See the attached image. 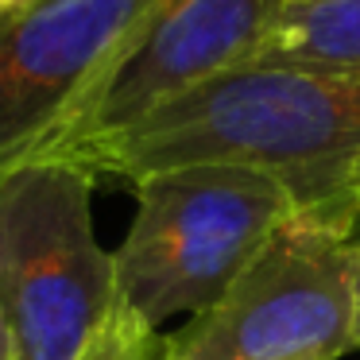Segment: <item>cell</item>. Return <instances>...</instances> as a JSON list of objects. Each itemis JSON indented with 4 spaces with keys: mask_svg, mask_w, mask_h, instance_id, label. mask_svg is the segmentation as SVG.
<instances>
[{
    "mask_svg": "<svg viewBox=\"0 0 360 360\" xmlns=\"http://www.w3.org/2000/svg\"><path fill=\"white\" fill-rule=\"evenodd\" d=\"M132 190V225L112 252L117 298L155 329L213 310L302 210L283 179L229 163L155 171Z\"/></svg>",
    "mask_w": 360,
    "mask_h": 360,
    "instance_id": "7a4b0ae2",
    "label": "cell"
},
{
    "mask_svg": "<svg viewBox=\"0 0 360 360\" xmlns=\"http://www.w3.org/2000/svg\"><path fill=\"white\" fill-rule=\"evenodd\" d=\"M0 360H12V333H8V318H4V306H0Z\"/></svg>",
    "mask_w": 360,
    "mask_h": 360,
    "instance_id": "8fae6325",
    "label": "cell"
},
{
    "mask_svg": "<svg viewBox=\"0 0 360 360\" xmlns=\"http://www.w3.org/2000/svg\"><path fill=\"white\" fill-rule=\"evenodd\" d=\"M94 174L43 155L0 174V306L12 360H78L117 302L94 229Z\"/></svg>",
    "mask_w": 360,
    "mask_h": 360,
    "instance_id": "3957f363",
    "label": "cell"
},
{
    "mask_svg": "<svg viewBox=\"0 0 360 360\" xmlns=\"http://www.w3.org/2000/svg\"><path fill=\"white\" fill-rule=\"evenodd\" d=\"M352 248H356V306H360V225L352 229ZM356 352H360V314H356Z\"/></svg>",
    "mask_w": 360,
    "mask_h": 360,
    "instance_id": "30bf717a",
    "label": "cell"
},
{
    "mask_svg": "<svg viewBox=\"0 0 360 360\" xmlns=\"http://www.w3.org/2000/svg\"><path fill=\"white\" fill-rule=\"evenodd\" d=\"M287 4H310V0H287Z\"/></svg>",
    "mask_w": 360,
    "mask_h": 360,
    "instance_id": "7c38bea8",
    "label": "cell"
},
{
    "mask_svg": "<svg viewBox=\"0 0 360 360\" xmlns=\"http://www.w3.org/2000/svg\"><path fill=\"white\" fill-rule=\"evenodd\" d=\"M167 0H20L0 12V174L47 155Z\"/></svg>",
    "mask_w": 360,
    "mask_h": 360,
    "instance_id": "5b68a950",
    "label": "cell"
},
{
    "mask_svg": "<svg viewBox=\"0 0 360 360\" xmlns=\"http://www.w3.org/2000/svg\"><path fill=\"white\" fill-rule=\"evenodd\" d=\"M259 63L360 66V0H310L287 4Z\"/></svg>",
    "mask_w": 360,
    "mask_h": 360,
    "instance_id": "52a82bcc",
    "label": "cell"
},
{
    "mask_svg": "<svg viewBox=\"0 0 360 360\" xmlns=\"http://www.w3.org/2000/svg\"><path fill=\"white\" fill-rule=\"evenodd\" d=\"M314 213H321V217H329V221H337V225H345L349 233L360 225V163L352 167V174L341 182V190H337L329 202L314 205Z\"/></svg>",
    "mask_w": 360,
    "mask_h": 360,
    "instance_id": "9c48e42d",
    "label": "cell"
},
{
    "mask_svg": "<svg viewBox=\"0 0 360 360\" xmlns=\"http://www.w3.org/2000/svg\"><path fill=\"white\" fill-rule=\"evenodd\" d=\"M356 314L352 233L298 210L213 310L171 333L174 360H341Z\"/></svg>",
    "mask_w": 360,
    "mask_h": 360,
    "instance_id": "277c9868",
    "label": "cell"
},
{
    "mask_svg": "<svg viewBox=\"0 0 360 360\" xmlns=\"http://www.w3.org/2000/svg\"><path fill=\"white\" fill-rule=\"evenodd\" d=\"M78 360H174V341L117 298Z\"/></svg>",
    "mask_w": 360,
    "mask_h": 360,
    "instance_id": "ba28073f",
    "label": "cell"
},
{
    "mask_svg": "<svg viewBox=\"0 0 360 360\" xmlns=\"http://www.w3.org/2000/svg\"><path fill=\"white\" fill-rule=\"evenodd\" d=\"M283 12L287 0H167L47 155L117 136L159 105L256 63Z\"/></svg>",
    "mask_w": 360,
    "mask_h": 360,
    "instance_id": "8992f818",
    "label": "cell"
},
{
    "mask_svg": "<svg viewBox=\"0 0 360 360\" xmlns=\"http://www.w3.org/2000/svg\"><path fill=\"white\" fill-rule=\"evenodd\" d=\"M55 159L128 182L194 163L252 167L283 179L295 202L314 210L360 163V66L256 58Z\"/></svg>",
    "mask_w": 360,
    "mask_h": 360,
    "instance_id": "6da1fadb",
    "label": "cell"
}]
</instances>
